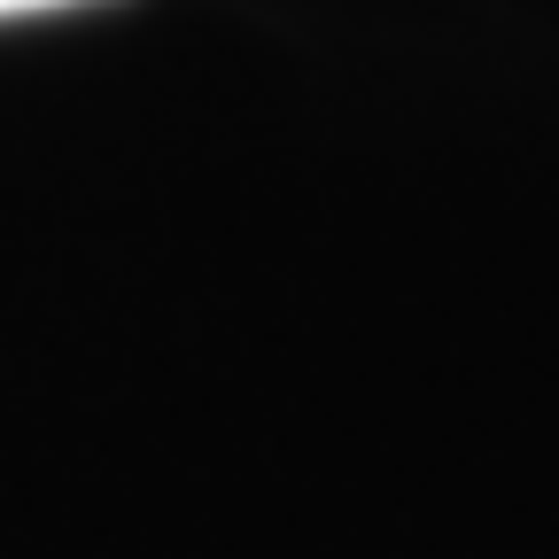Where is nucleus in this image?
<instances>
[{
  "label": "nucleus",
  "mask_w": 559,
  "mask_h": 559,
  "mask_svg": "<svg viewBox=\"0 0 559 559\" xmlns=\"http://www.w3.org/2000/svg\"><path fill=\"white\" fill-rule=\"evenodd\" d=\"M55 9H86V0H0V24H16V16H55Z\"/></svg>",
  "instance_id": "1"
}]
</instances>
